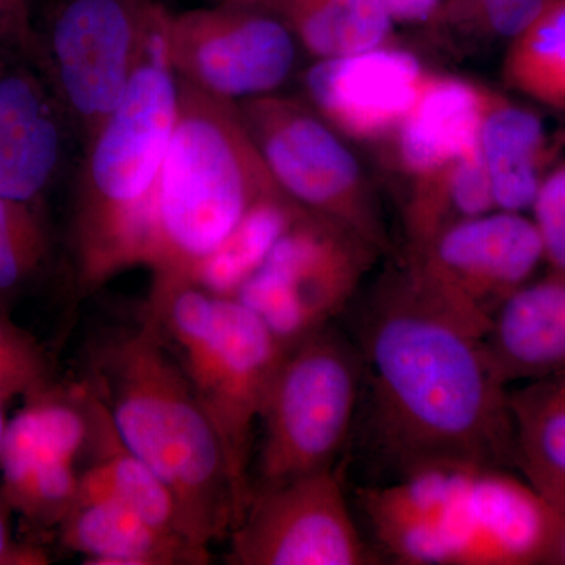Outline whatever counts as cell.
I'll return each mask as SVG.
<instances>
[{
  "label": "cell",
  "instance_id": "6da1fadb",
  "mask_svg": "<svg viewBox=\"0 0 565 565\" xmlns=\"http://www.w3.org/2000/svg\"><path fill=\"white\" fill-rule=\"evenodd\" d=\"M486 334L401 267L356 323L367 429L394 475L437 463L516 467L508 385Z\"/></svg>",
  "mask_w": 565,
  "mask_h": 565
},
{
  "label": "cell",
  "instance_id": "7a4b0ae2",
  "mask_svg": "<svg viewBox=\"0 0 565 565\" xmlns=\"http://www.w3.org/2000/svg\"><path fill=\"white\" fill-rule=\"evenodd\" d=\"M356 505L394 564L559 565V512L505 468L426 465L362 487Z\"/></svg>",
  "mask_w": 565,
  "mask_h": 565
},
{
  "label": "cell",
  "instance_id": "3957f363",
  "mask_svg": "<svg viewBox=\"0 0 565 565\" xmlns=\"http://www.w3.org/2000/svg\"><path fill=\"white\" fill-rule=\"evenodd\" d=\"M170 17L152 0L128 87L85 145L71 230L82 294L147 262L156 185L180 109Z\"/></svg>",
  "mask_w": 565,
  "mask_h": 565
},
{
  "label": "cell",
  "instance_id": "277c9868",
  "mask_svg": "<svg viewBox=\"0 0 565 565\" xmlns=\"http://www.w3.org/2000/svg\"><path fill=\"white\" fill-rule=\"evenodd\" d=\"M90 363L88 382L118 437L172 492L182 535L210 552L234 525L232 482L217 434L161 330L143 319L111 333Z\"/></svg>",
  "mask_w": 565,
  "mask_h": 565
},
{
  "label": "cell",
  "instance_id": "5b68a950",
  "mask_svg": "<svg viewBox=\"0 0 565 565\" xmlns=\"http://www.w3.org/2000/svg\"><path fill=\"white\" fill-rule=\"evenodd\" d=\"M178 82L180 109L156 185L145 262L151 288L143 319L152 323L178 292L192 286L200 264L245 212L282 192L237 103Z\"/></svg>",
  "mask_w": 565,
  "mask_h": 565
},
{
  "label": "cell",
  "instance_id": "8992f818",
  "mask_svg": "<svg viewBox=\"0 0 565 565\" xmlns=\"http://www.w3.org/2000/svg\"><path fill=\"white\" fill-rule=\"evenodd\" d=\"M154 326L221 441L236 525L253 490L248 470L255 429L285 349L241 300L196 286L178 292Z\"/></svg>",
  "mask_w": 565,
  "mask_h": 565
},
{
  "label": "cell",
  "instance_id": "52a82bcc",
  "mask_svg": "<svg viewBox=\"0 0 565 565\" xmlns=\"http://www.w3.org/2000/svg\"><path fill=\"white\" fill-rule=\"evenodd\" d=\"M362 403L356 345L332 327L282 353L264 401L259 484L334 468Z\"/></svg>",
  "mask_w": 565,
  "mask_h": 565
},
{
  "label": "cell",
  "instance_id": "ba28073f",
  "mask_svg": "<svg viewBox=\"0 0 565 565\" xmlns=\"http://www.w3.org/2000/svg\"><path fill=\"white\" fill-rule=\"evenodd\" d=\"M237 106L267 169L292 202L379 252L390 250L381 204L340 132L311 107L277 93Z\"/></svg>",
  "mask_w": 565,
  "mask_h": 565
},
{
  "label": "cell",
  "instance_id": "9c48e42d",
  "mask_svg": "<svg viewBox=\"0 0 565 565\" xmlns=\"http://www.w3.org/2000/svg\"><path fill=\"white\" fill-rule=\"evenodd\" d=\"M379 255L356 234L303 211L234 299L250 308L286 351L351 305Z\"/></svg>",
  "mask_w": 565,
  "mask_h": 565
},
{
  "label": "cell",
  "instance_id": "30bf717a",
  "mask_svg": "<svg viewBox=\"0 0 565 565\" xmlns=\"http://www.w3.org/2000/svg\"><path fill=\"white\" fill-rule=\"evenodd\" d=\"M152 0H61L36 54L66 125L87 145L120 103Z\"/></svg>",
  "mask_w": 565,
  "mask_h": 565
},
{
  "label": "cell",
  "instance_id": "8fae6325",
  "mask_svg": "<svg viewBox=\"0 0 565 565\" xmlns=\"http://www.w3.org/2000/svg\"><path fill=\"white\" fill-rule=\"evenodd\" d=\"M544 263L541 234L522 212L467 218L405 253L403 266L438 302L486 334L501 305Z\"/></svg>",
  "mask_w": 565,
  "mask_h": 565
},
{
  "label": "cell",
  "instance_id": "7c38bea8",
  "mask_svg": "<svg viewBox=\"0 0 565 565\" xmlns=\"http://www.w3.org/2000/svg\"><path fill=\"white\" fill-rule=\"evenodd\" d=\"M381 556L353 520L334 468L253 487L230 531L232 565H370Z\"/></svg>",
  "mask_w": 565,
  "mask_h": 565
},
{
  "label": "cell",
  "instance_id": "4fadbf2b",
  "mask_svg": "<svg viewBox=\"0 0 565 565\" xmlns=\"http://www.w3.org/2000/svg\"><path fill=\"white\" fill-rule=\"evenodd\" d=\"M169 55L178 79L243 103L285 84L296 63V36L286 22L258 11H185L170 17Z\"/></svg>",
  "mask_w": 565,
  "mask_h": 565
},
{
  "label": "cell",
  "instance_id": "5bb4252c",
  "mask_svg": "<svg viewBox=\"0 0 565 565\" xmlns=\"http://www.w3.org/2000/svg\"><path fill=\"white\" fill-rule=\"evenodd\" d=\"M430 71L412 52L384 46L318 61L305 76L311 109L334 131L385 141L414 106Z\"/></svg>",
  "mask_w": 565,
  "mask_h": 565
},
{
  "label": "cell",
  "instance_id": "9a60e30c",
  "mask_svg": "<svg viewBox=\"0 0 565 565\" xmlns=\"http://www.w3.org/2000/svg\"><path fill=\"white\" fill-rule=\"evenodd\" d=\"M486 345L505 385L565 373V273L526 282L494 313Z\"/></svg>",
  "mask_w": 565,
  "mask_h": 565
},
{
  "label": "cell",
  "instance_id": "2e32d148",
  "mask_svg": "<svg viewBox=\"0 0 565 565\" xmlns=\"http://www.w3.org/2000/svg\"><path fill=\"white\" fill-rule=\"evenodd\" d=\"M489 92L430 71L414 106L385 140L401 172L414 180L478 143Z\"/></svg>",
  "mask_w": 565,
  "mask_h": 565
},
{
  "label": "cell",
  "instance_id": "e0dca14e",
  "mask_svg": "<svg viewBox=\"0 0 565 565\" xmlns=\"http://www.w3.org/2000/svg\"><path fill=\"white\" fill-rule=\"evenodd\" d=\"M65 548L98 565H203L210 552L189 544L181 535L150 525L114 498H77L63 519Z\"/></svg>",
  "mask_w": 565,
  "mask_h": 565
},
{
  "label": "cell",
  "instance_id": "ac0fdd59",
  "mask_svg": "<svg viewBox=\"0 0 565 565\" xmlns=\"http://www.w3.org/2000/svg\"><path fill=\"white\" fill-rule=\"evenodd\" d=\"M479 150L492 189L494 210L525 212L550 173L553 150L544 122L526 107L490 90Z\"/></svg>",
  "mask_w": 565,
  "mask_h": 565
},
{
  "label": "cell",
  "instance_id": "d6986e66",
  "mask_svg": "<svg viewBox=\"0 0 565 565\" xmlns=\"http://www.w3.org/2000/svg\"><path fill=\"white\" fill-rule=\"evenodd\" d=\"M90 390L93 437L88 451L95 457L90 467L81 473L77 498H114L150 525L184 537L172 492L147 463L126 448L103 397L92 384Z\"/></svg>",
  "mask_w": 565,
  "mask_h": 565
},
{
  "label": "cell",
  "instance_id": "ffe728a7",
  "mask_svg": "<svg viewBox=\"0 0 565 565\" xmlns=\"http://www.w3.org/2000/svg\"><path fill=\"white\" fill-rule=\"evenodd\" d=\"M24 408L7 423L0 446V468L36 459L76 463L90 449L93 408L90 385L73 390L50 385L25 396Z\"/></svg>",
  "mask_w": 565,
  "mask_h": 565
},
{
  "label": "cell",
  "instance_id": "44dd1931",
  "mask_svg": "<svg viewBox=\"0 0 565 565\" xmlns=\"http://www.w3.org/2000/svg\"><path fill=\"white\" fill-rule=\"evenodd\" d=\"M492 211L497 210L478 141L412 180L403 211L407 252L418 250L455 223Z\"/></svg>",
  "mask_w": 565,
  "mask_h": 565
},
{
  "label": "cell",
  "instance_id": "7402d4cb",
  "mask_svg": "<svg viewBox=\"0 0 565 565\" xmlns=\"http://www.w3.org/2000/svg\"><path fill=\"white\" fill-rule=\"evenodd\" d=\"M515 462L553 508L565 500V373L509 393Z\"/></svg>",
  "mask_w": 565,
  "mask_h": 565
},
{
  "label": "cell",
  "instance_id": "603a6c76",
  "mask_svg": "<svg viewBox=\"0 0 565 565\" xmlns=\"http://www.w3.org/2000/svg\"><path fill=\"white\" fill-rule=\"evenodd\" d=\"M303 211L282 192L258 200L226 239L200 264L192 286L215 296L236 297Z\"/></svg>",
  "mask_w": 565,
  "mask_h": 565
},
{
  "label": "cell",
  "instance_id": "cb8c5ba5",
  "mask_svg": "<svg viewBox=\"0 0 565 565\" xmlns=\"http://www.w3.org/2000/svg\"><path fill=\"white\" fill-rule=\"evenodd\" d=\"M393 22L385 0H288L286 24L318 61L388 44Z\"/></svg>",
  "mask_w": 565,
  "mask_h": 565
},
{
  "label": "cell",
  "instance_id": "d4e9b609",
  "mask_svg": "<svg viewBox=\"0 0 565 565\" xmlns=\"http://www.w3.org/2000/svg\"><path fill=\"white\" fill-rule=\"evenodd\" d=\"M503 76L509 87L526 98L565 110V0H548L509 40Z\"/></svg>",
  "mask_w": 565,
  "mask_h": 565
},
{
  "label": "cell",
  "instance_id": "484cf974",
  "mask_svg": "<svg viewBox=\"0 0 565 565\" xmlns=\"http://www.w3.org/2000/svg\"><path fill=\"white\" fill-rule=\"evenodd\" d=\"M61 109L0 136V195L35 207L58 172L65 148Z\"/></svg>",
  "mask_w": 565,
  "mask_h": 565
},
{
  "label": "cell",
  "instance_id": "4316f807",
  "mask_svg": "<svg viewBox=\"0 0 565 565\" xmlns=\"http://www.w3.org/2000/svg\"><path fill=\"white\" fill-rule=\"evenodd\" d=\"M0 470L11 508L36 525H61L77 501L81 473L70 460L36 459Z\"/></svg>",
  "mask_w": 565,
  "mask_h": 565
},
{
  "label": "cell",
  "instance_id": "83f0119b",
  "mask_svg": "<svg viewBox=\"0 0 565 565\" xmlns=\"http://www.w3.org/2000/svg\"><path fill=\"white\" fill-rule=\"evenodd\" d=\"M54 107L58 106L50 85L31 70L0 68V136Z\"/></svg>",
  "mask_w": 565,
  "mask_h": 565
},
{
  "label": "cell",
  "instance_id": "f1b7e54d",
  "mask_svg": "<svg viewBox=\"0 0 565 565\" xmlns=\"http://www.w3.org/2000/svg\"><path fill=\"white\" fill-rule=\"evenodd\" d=\"M531 211L541 234L544 263L550 270L565 273V163L546 174Z\"/></svg>",
  "mask_w": 565,
  "mask_h": 565
},
{
  "label": "cell",
  "instance_id": "f546056e",
  "mask_svg": "<svg viewBox=\"0 0 565 565\" xmlns=\"http://www.w3.org/2000/svg\"><path fill=\"white\" fill-rule=\"evenodd\" d=\"M487 35L514 39L548 0H467Z\"/></svg>",
  "mask_w": 565,
  "mask_h": 565
},
{
  "label": "cell",
  "instance_id": "4dcf8cb0",
  "mask_svg": "<svg viewBox=\"0 0 565 565\" xmlns=\"http://www.w3.org/2000/svg\"><path fill=\"white\" fill-rule=\"evenodd\" d=\"M0 364L29 375L40 384H50L46 356L31 334L22 332L6 316L0 315Z\"/></svg>",
  "mask_w": 565,
  "mask_h": 565
},
{
  "label": "cell",
  "instance_id": "1f68e13d",
  "mask_svg": "<svg viewBox=\"0 0 565 565\" xmlns=\"http://www.w3.org/2000/svg\"><path fill=\"white\" fill-rule=\"evenodd\" d=\"M47 248L50 241L0 234V292L11 291L29 280L46 258Z\"/></svg>",
  "mask_w": 565,
  "mask_h": 565
},
{
  "label": "cell",
  "instance_id": "d6a6232c",
  "mask_svg": "<svg viewBox=\"0 0 565 565\" xmlns=\"http://www.w3.org/2000/svg\"><path fill=\"white\" fill-rule=\"evenodd\" d=\"M36 54L29 0H0V54Z\"/></svg>",
  "mask_w": 565,
  "mask_h": 565
},
{
  "label": "cell",
  "instance_id": "836d02e7",
  "mask_svg": "<svg viewBox=\"0 0 565 565\" xmlns=\"http://www.w3.org/2000/svg\"><path fill=\"white\" fill-rule=\"evenodd\" d=\"M9 498L0 484V565H44L50 557L39 546L18 544L11 531L13 514Z\"/></svg>",
  "mask_w": 565,
  "mask_h": 565
},
{
  "label": "cell",
  "instance_id": "e575fe53",
  "mask_svg": "<svg viewBox=\"0 0 565 565\" xmlns=\"http://www.w3.org/2000/svg\"><path fill=\"white\" fill-rule=\"evenodd\" d=\"M393 21L416 24L430 20L437 13L440 0H385Z\"/></svg>",
  "mask_w": 565,
  "mask_h": 565
},
{
  "label": "cell",
  "instance_id": "d590c367",
  "mask_svg": "<svg viewBox=\"0 0 565 565\" xmlns=\"http://www.w3.org/2000/svg\"><path fill=\"white\" fill-rule=\"evenodd\" d=\"M50 384H40L29 375L0 364V399L9 401L13 396H29Z\"/></svg>",
  "mask_w": 565,
  "mask_h": 565
},
{
  "label": "cell",
  "instance_id": "8d00e7d4",
  "mask_svg": "<svg viewBox=\"0 0 565 565\" xmlns=\"http://www.w3.org/2000/svg\"><path fill=\"white\" fill-rule=\"evenodd\" d=\"M556 511L559 512L561 526H563V533H561L559 565H565V500Z\"/></svg>",
  "mask_w": 565,
  "mask_h": 565
},
{
  "label": "cell",
  "instance_id": "74e56055",
  "mask_svg": "<svg viewBox=\"0 0 565 565\" xmlns=\"http://www.w3.org/2000/svg\"><path fill=\"white\" fill-rule=\"evenodd\" d=\"M6 399H0V446H2L3 435H6L7 429V419H6V411H3V405H6Z\"/></svg>",
  "mask_w": 565,
  "mask_h": 565
}]
</instances>
